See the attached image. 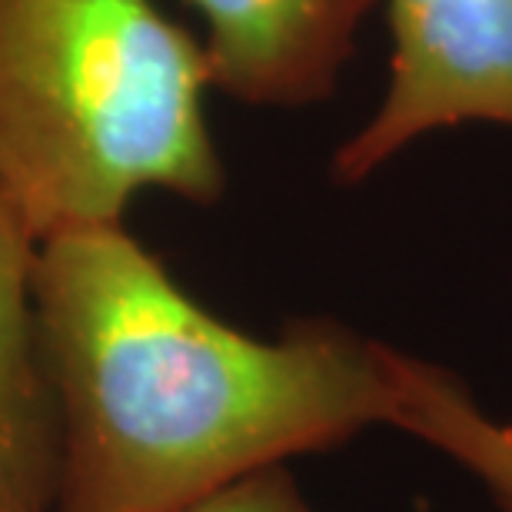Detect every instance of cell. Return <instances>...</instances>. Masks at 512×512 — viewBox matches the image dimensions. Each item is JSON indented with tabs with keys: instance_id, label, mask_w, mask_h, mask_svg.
I'll use <instances>...</instances> for the list:
<instances>
[{
	"instance_id": "6da1fadb",
	"label": "cell",
	"mask_w": 512,
	"mask_h": 512,
	"mask_svg": "<svg viewBox=\"0 0 512 512\" xmlns=\"http://www.w3.org/2000/svg\"><path fill=\"white\" fill-rule=\"evenodd\" d=\"M60 413L57 512H173L283 459L396 426L413 356L333 320L260 340L213 316L124 223L37 243Z\"/></svg>"
},
{
	"instance_id": "7a4b0ae2",
	"label": "cell",
	"mask_w": 512,
	"mask_h": 512,
	"mask_svg": "<svg viewBox=\"0 0 512 512\" xmlns=\"http://www.w3.org/2000/svg\"><path fill=\"white\" fill-rule=\"evenodd\" d=\"M203 44L153 0H0V203L34 243L227 187Z\"/></svg>"
},
{
	"instance_id": "3957f363",
	"label": "cell",
	"mask_w": 512,
	"mask_h": 512,
	"mask_svg": "<svg viewBox=\"0 0 512 512\" xmlns=\"http://www.w3.org/2000/svg\"><path fill=\"white\" fill-rule=\"evenodd\" d=\"M393 60L380 110L333 157L360 183L433 130L512 127V0H386Z\"/></svg>"
},
{
	"instance_id": "277c9868",
	"label": "cell",
	"mask_w": 512,
	"mask_h": 512,
	"mask_svg": "<svg viewBox=\"0 0 512 512\" xmlns=\"http://www.w3.org/2000/svg\"><path fill=\"white\" fill-rule=\"evenodd\" d=\"M207 24L210 84L250 107H310L333 94L376 0H187Z\"/></svg>"
},
{
	"instance_id": "5b68a950",
	"label": "cell",
	"mask_w": 512,
	"mask_h": 512,
	"mask_svg": "<svg viewBox=\"0 0 512 512\" xmlns=\"http://www.w3.org/2000/svg\"><path fill=\"white\" fill-rule=\"evenodd\" d=\"M34 250L0 203V512H57L60 413L34 313Z\"/></svg>"
},
{
	"instance_id": "8992f818",
	"label": "cell",
	"mask_w": 512,
	"mask_h": 512,
	"mask_svg": "<svg viewBox=\"0 0 512 512\" xmlns=\"http://www.w3.org/2000/svg\"><path fill=\"white\" fill-rule=\"evenodd\" d=\"M396 429L443 449L512 512V426L489 419L453 373L413 360Z\"/></svg>"
},
{
	"instance_id": "52a82bcc",
	"label": "cell",
	"mask_w": 512,
	"mask_h": 512,
	"mask_svg": "<svg viewBox=\"0 0 512 512\" xmlns=\"http://www.w3.org/2000/svg\"><path fill=\"white\" fill-rule=\"evenodd\" d=\"M173 512H313L283 466H270Z\"/></svg>"
}]
</instances>
